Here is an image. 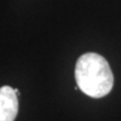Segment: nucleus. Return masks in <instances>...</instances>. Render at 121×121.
<instances>
[{
	"mask_svg": "<svg viewBox=\"0 0 121 121\" xmlns=\"http://www.w3.org/2000/svg\"><path fill=\"white\" fill-rule=\"evenodd\" d=\"M18 95L9 85L0 87V121H15L18 114Z\"/></svg>",
	"mask_w": 121,
	"mask_h": 121,
	"instance_id": "nucleus-2",
	"label": "nucleus"
},
{
	"mask_svg": "<svg viewBox=\"0 0 121 121\" xmlns=\"http://www.w3.org/2000/svg\"><path fill=\"white\" fill-rule=\"evenodd\" d=\"M75 81L78 89L91 98H103L113 87V73L108 60L96 53H85L75 65Z\"/></svg>",
	"mask_w": 121,
	"mask_h": 121,
	"instance_id": "nucleus-1",
	"label": "nucleus"
}]
</instances>
